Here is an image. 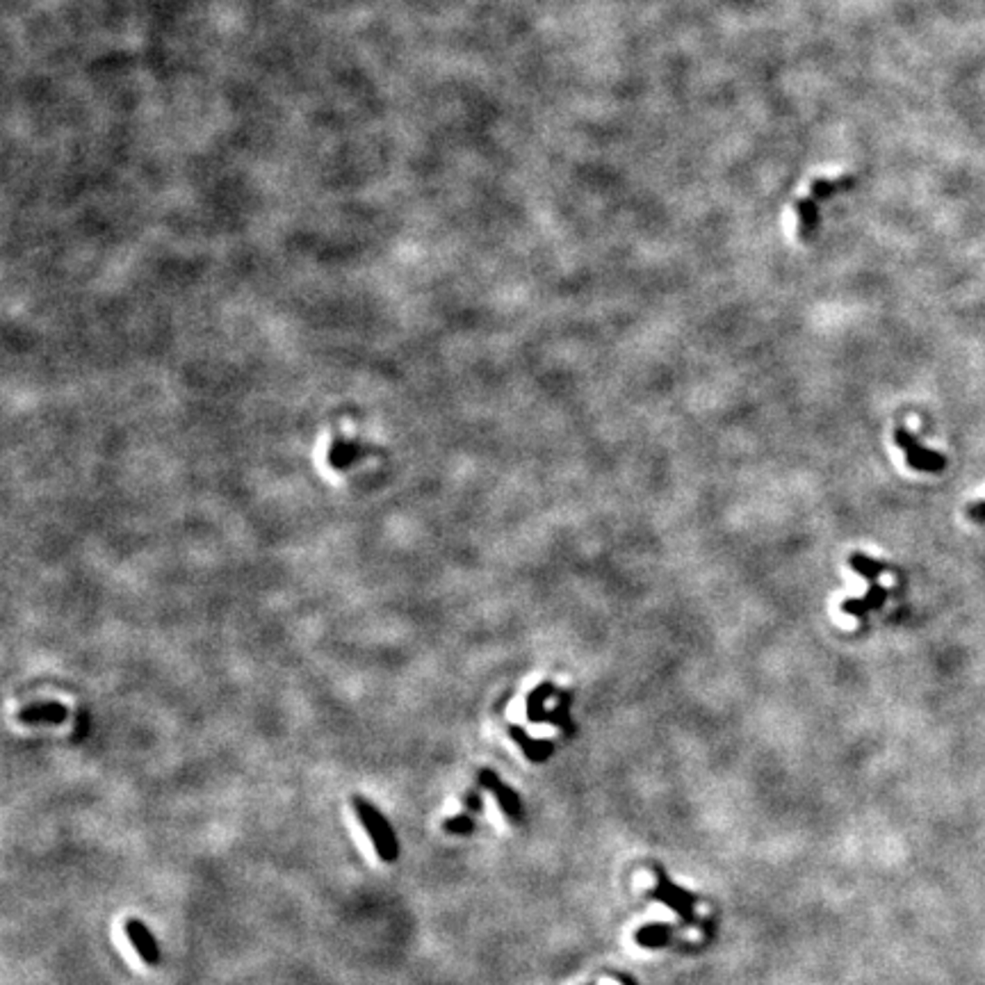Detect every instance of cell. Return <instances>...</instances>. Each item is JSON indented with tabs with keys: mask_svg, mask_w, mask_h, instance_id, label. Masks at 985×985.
<instances>
[{
	"mask_svg": "<svg viewBox=\"0 0 985 985\" xmlns=\"http://www.w3.org/2000/svg\"><path fill=\"white\" fill-rule=\"evenodd\" d=\"M352 806H354L356 816H359L361 826L368 830L370 839H372V846L377 851L379 860L392 864L400 858V842H397L395 828L391 826L388 816L381 810L372 806L368 798L354 797L352 798Z\"/></svg>",
	"mask_w": 985,
	"mask_h": 985,
	"instance_id": "6da1fadb",
	"label": "cell"
},
{
	"mask_svg": "<svg viewBox=\"0 0 985 985\" xmlns=\"http://www.w3.org/2000/svg\"><path fill=\"white\" fill-rule=\"evenodd\" d=\"M123 931H126L128 940H130V944L135 947L137 956L142 958V961L147 962L149 967L160 965V961H162L160 944H158L156 935L151 933V929H149L144 922L128 920L126 924H123Z\"/></svg>",
	"mask_w": 985,
	"mask_h": 985,
	"instance_id": "5b68a950",
	"label": "cell"
},
{
	"mask_svg": "<svg viewBox=\"0 0 985 985\" xmlns=\"http://www.w3.org/2000/svg\"><path fill=\"white\" fill-rule=\"evenodd\" d=\"M69 717V710L60 702H39V705H28L16 714L21 723L37 726V723H64Z\"/></svg>",
	"mask_w": 985,
	"mask_h": 985,
	"instance_id": "ba28073f",
	"label": "cell"
},
{
	"mask_svg": "<svg viewBox=\"0 0 985 985\" xmlns=\"http://www.w3.org/2000/svg\"><path fill=\"white\" fill-rule=\"evenodd\" d=\"M867 582H869L867 595H864V598L844 600V604H842L844 613H849V616H854V618H864L869 612H874V609H881L883 604H885L887 591L883 589L881 584H878V580H867Z\"/></svg>",
	"mask_w": 985,
	"mask_h": 985,
	"instance_id": "52a82bcc",
	"label": "cell"
},
{
	"mask_svg": "<svg viewBox=\"0 0 985 985\" xmlns=\"http://www.w3.org/2000/svg\"><path fill=\"white\" fill-rule=\"evenodd\" d=\"M894 440L896 445L903 449L905 463H908L913 470L931 472V475H935V472H942L944 468H947V459H944L942 454L935 452V449L924 448V445L917 440V436H914L913 431L905 430V427H896Z\"/></svg>",
	"mask_w": 985,
	"mask_h": 985,
	"instance_id": "3957f363",
	"label": "cell"
},
{
	"mask_svg": "<svg viewBox=\"0 0 985 985\" xmlns=\"http://www.w3.org/2000/svg\"><path fill=\"white\" fill-rule=\"evenodd\" d=\"M571 702H573L571 691H559V702H556V708L552 710V712H547V719H546V723L559 726L561 730L566 732V735H575V723H573L571 719Z\"/></svg>",
	"mask_w": 985,
	"mask_h": 985,
	"instance_id": "8fae6325",
	"label": "cell"
},
{
	"mask_svg": "<svg viewBox=\"0 0 985 985\" xmlns=\"http://www.w3.org/2000/svg\"><path fill=\"white\" fill-rule=\"evenodd\" d=\"M443 830L448 835H457V837H468V835L475 833L477 824L470 815H457V816H448V819L443 821Z\"/></svg>",
	"mask_w": 985,
	"mask_h": 985,
	"instance_id": "4fadbf2b",
	"label": "cell"
},
{
	"mask_svg": "<svg viewBox=\"0 0 985 985\" xmlns=\"http://www.w3.org/2000/svg\"><path fill=\"white\" fill-rule=\"evenodd\" d=\"M509 737L520 746V750L525 753V758L534 764L547 762L555 753V744L547 739H532L527 735V730H523L520 726H509Z\"/></svg>",
	"mask_w": 985,
	"mask_h": 985,
	"instance_id": "8992f818",
	"label": "cell"
},
{
	"mask_svg": "<svg viewBox=\"0 0 985 985\" xmlns=\"http://www.w3.org/2000/svg\"><path fill=\"white\" fill-rule=\"evenodd\" d=\"M967 514H970V518L976 520V523H985V500L971 505L970 509H967Z\"/></svg>",
	"mask_w": 985,
	"mask_h": 985,
	"instance_id": "9a60e30c",
	"label": "cell"
},
{
	"mask_svg": "<svg viewBox=\"0 0 985 985\" xmlns=\"http://www.w3.org/2000/svg\"><path fill=\"white\" fill-rule=\"evenodd\" d=\"M618 980H623V985H637V980L630 979V976H627V974H621V976H618Z\"/></svg>",
	"mask_w": 985,
	"mask_h": 985,
	"instance_id": "2e32d148",
	"label": "cell"
},
{
	"mask_svg": "<svg viewBox=\"0 0 985 985\" xmlns=\"http://www.w3.org/2000/svg\"><path fill=\"white\" fill-rule=\"evenodd\" d=\"M481 794L477 792V789H470L466 797V810L468 812H481Z\"/></svg>",
	"mask_w": 985,
	"mask_h": 985,
	"instance_id": "5bb4252c",
	"label": "cell"
},
{
	"mask_svg": "<svg viewBox=\"0 0 985 985\" xmlns=\"http://www.w3.org/2000/svg\"><path fill=\"white\" fill-rule=\"evenodd\" d=\"M550 696H559V689L552 682H541L532 693L527 696V719L532 723H546L547 710L546 702Z\"/></svg>",
	"mask_w": 985,
	"mask_h": 985,
	"instance_id": "9c48e42d",
	"label": "cell"
},
{
	"mask_svg": "<svg viewBox=\"0 0 985 985\" xmlns=\"http://www.w3.org/2000/svg\"><path fill=\"white\" fill-rule=\"evenodd\" d=\"M652 872H655L657 885L652 887L651 892H648V896H651V899H655V901H661V903L669 905L671 910H675L684 924H696V899H693L691 892H687V890H682V887L675 885V883L669 878V874L664 872V867H661V864H655V867H652Z\"/></svg>",
	"mask_w": 985,
	"mask_h": 985,
	"instance_id": "7a4b0ae2",
	"label": "cell"
},
{
	"mask_svg": "<svg viewBox=\"0 0 985 985\" xmlns=\"http://www.w3.org/2000/svg\"><path fill=\"white\" fill-rule=\"evenodd\" d=\"M477 783H479V787L488 789V792L497 798V806H500V810L505 812V816L511 821V824L516 826L523 824L525 810H523V801H520L518 792L511 789V785L502 783L500 776H497L493 768H479V771H477Z\"/></svg>",
	"mask_w": 985,
	"mask_h": 985,
	"instance_id": "277c9868",
	"label": "cell"
},
{
	"mask_svg": "<svg viewBox=\"0 0 985 985\" xmlns=\"http://www.w3.org/2000/svg\"><path fill=\"white\" fill-rule=\"evenodd\" d=\"M849 566L854 568L858 575H863L864 580H878V577L885 573V564L863 555V552H855V555L849 556Z\"/></svg>",
	"mask_w": 985,
	"mask_h": 985,
	"instance_id": "7c38bea8",
	"label": "cell"
},
{
	"mask_svg": "<svg viewBox=\"0 0 985 985\" xmlns=\"http://www.w3.org/2000/svg\"><path fill=\"white\" fill-rule=\"evenodd\" d=\"M671 926L669 924H648V926H642V929L634 933V942L639 944V947H646V949H660V947H666V944H671Z\"/></svg>",
	"mask_w": 985,
	"mask_h": 985,
	"instance_id": "30bf717a",
	"label": "cell"
}]
</instances>
